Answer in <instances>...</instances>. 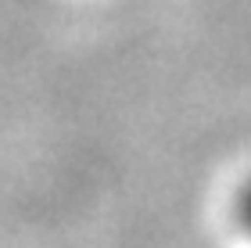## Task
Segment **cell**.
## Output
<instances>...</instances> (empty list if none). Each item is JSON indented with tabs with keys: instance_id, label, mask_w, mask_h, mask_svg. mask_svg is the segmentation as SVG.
Here are the masks:
<instances>
[{
	"instance_id": "1",
	"label": "cell",
	"mask_w": 251,
	"mask_h": 248,
	"mask_svg": "<svg viewBox=\"0 0 251 248\" xmlns=\"http://www.w3.org/2000/svg\"><path fill=\"white\" fill-rule=\"evenodd\" d=\"M241 220H244V227L251 234V187L244 191V198H241Z\"/></svg>"
}]
</instances>
